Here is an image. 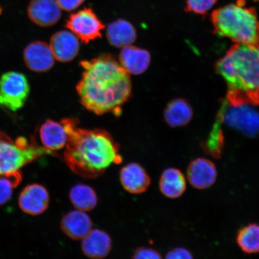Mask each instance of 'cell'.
<instances>
[{
    "label": "cell",
    "mask_w": 259,
    "mask_h": 259,
    "mask_svg": "<svg viewBox=\"0 0 259 259\" xmlns=\"http://www.w3.org/2000/svg\"><path fill=\"white\" fill-rule=\"evenodd\" d=\"M50 47L55 59L61 63L69 62L79 53L78 38L72 32L62 30L52 36Z\"/></svg>",
    "instance_id": "obj_14"
},
{
    "label": "cell",
    "mask_w": 259,
    "mask_h": 259,
    "mask_svg": "<svg viewBox=\"0 0 259 259\" xmlns=\"http://www.w3.org/2000/svg\"><path fill=\"white\" fill-rule=\"evenodd\" d=\"M82 77L76 85L81 104L96 115L121 114L131 97V77L111 55L81 61Z\"/></svg>",
    "instance_id": "obj_1"
},
{
    "label": "cell",
    "mask_w": 259,
    "mask_h": 259,
    "mask_svg": "<svg viewBox=\"0 0 259 259\" xmlns=\"http://www.w3.org/2000/svg\"><path fill=\"white\" fill-rule=\"evenodd\" d=\"M24 60L28 69L36 73L48 72L55 64L50 45L42 41H34L25 48Z\"/></svg>",
    "instance_id": "obj_10"
},
{
    "label": "cell",
    "mask_w": 259,
    "mask_h": 259,
    "mask_svg": "<svg viewBox=\"0 0 259 259\" xmlns=\"http://www.w3.org/2000/svg\"><path fill=\"white\" fill-rule=\"evenodd\" d=\"M211 21L217 34L226 37L236 44L257 46L259 44V20L254 9L246 7L239 0L217 9Z\"/></svg>",
    "instance_id": "obj_4"
},
{
    "label": "cell",
    "mask_w": 259,
    "mask_h": 259,
    "mask_svg": "<svg viewBox=\"0 0 259 259\" xmlns=\"http://www.w3.org/2000/svg\"><path fill=\"white\" fill-rule=\"evenodd\" d=\"M39 136L43 147L53 153L64 148L68 140L67 132L62 123L51 119H48L41 125Z\"/></svg>",
    "instance_id": "obj_17"
},
{
    "label": "cell",
    "mask_w": 259,
    "mask_h": 259,
    "mask_svg": "<svg viewBox=\"0 0 259 259\" xmlns=\"http://www.w3.org/2000/svg\"><path fill=\"white\" fill-rule=\"evenodd\" d=\"M34 141L29 143L24 137L13 141L5 132L0 131V175L20 171L29 163L45 154L54 155Z\"/></svg>",
    "instance_id": "obj_5"
},
{
    "label": "cell",
    "mask_w": 259,
    "mask_h": 259,
    "mask_svg": "<svg viewBox=\"0 0 259 259\" xmlns=\"http://www.w3.org/2000/svg\"><path fill=\"white\" fill-rule=\"evenodd\" d=\"M161 255L155 249L148 247H139L133 254L132 258L135 259H160Z\"/></svg>",
    "instance_id": "obj_27"
},
{
    "label": "cell",
    "mask_w": 259,
    "mask_h": 259,
    "mask_svg": "<svg viewBox=\"0 0 259 259\" xmlns=\"http://www.w3.org/2000/svg\"><path fill=\"white\" fill-rule=\"evenodd\" d=\"M257 46L236 44L216 64L228 87L227 101L233 105H259Z\"/></svg>",
    "instance_id": "obj_3"
},
{
    "label": "cell",
    "mask_w": 259,
    "mask_h": 259,
    "mask_svg": "<svg viewBox=\"0 0 259 259\" xmlns=\"http://www.w3.org/2000/svg\"><path fill=\"white\" fill-rule=\"evenodd\" d=\"M60 226L68 237L73 240H82L93 229V223L86 212L76 209L63 217Z\"/></svg>",
    "instance_id": "obj_15"
},
{
    "label": "cell",
    "mask_w": 259,
    "mask_h": 259,
    "mask_svg": "<svg viewBox=\"0 0 259 259\" xmlns=\"http://www.w3.org/2000/svg\"><path fill=\"white\" fill-rule=\"evenodd\" d=\"M71 203L76 209L90 211L96 208L98 197L92 187L84 184H77L69 192Z\"/></svg>",
    "instance_id": "obj_22"
},
{
    "label": "cell",
    "mask_w": 259,
    "mask_h": 259,
    "mask_svg": "<svg viewBox=\"0 0 259 259\" xmlns=\"http://www.w3.org/2000/svg\"><path fill=\"white\" fill-rule=\"evenodd\" d=\"M21 180V171L0 175V206L5 205L11 199L14 189L19 185Z\"/></svg>",
    "instance_id": "obj_24"
},
{
    "label": "cell",
    "mask_w": 259,
    "mask_h": 259,
    "mask_svg": "<svg viewBox=\"0 0 259 259\" xmlns=\"http://www.w3.org/2000/svg\"><path fill=\"white\" fill-rule=\"evenodd\" d=\"M256 50H257V56H258V58L259 59V45H257V46L256 47Z\"/></svg>",
    "instance_id": "obj_30"
},
{
    "label": "cell",
    "mask_w": 259,
    "mask_h": 259,
    "mask_svg": "<svg viewBox=\"0 0 259 259\" xmlns=\"http://www.w3.org/2000/svg\"><path fill=\"white\" fill-rule=\"evenodd\" d=\"M186 187V178L177 168H168L162 173L159 189L164 196L170 199L178 198L185 192Z\"/></svg>",
    "instance_id": "obj_20"
},
{
    "label": "cell",
    "mask_w": 259,
    "mask_h": 259,
    "mask_svg": "<svg viewBox=\"0 0 259 259\" xmlns=\"http://www.w3.org/2000/svg\"><path fill=\"white\" fill-rule=\"evenodd\" d=\"M112 247L111 236L99 229H92L82 239L81 249L84 255L91 258H103L109 255Z\"/></svg>",
    "instance_id": "obj_16"
},
{
    "label": "cell",
    "mask_w": 259,
    "mask_h": 259,
    "mask_svg": "<svg viewBox=\"0 0 259 259\" xmlns=\"http://www.w3.org/2000/svg\"><path fill=\"white\" fill-rule=\"evenodd\" d=\"M58 5L64 11H74L82 4L85 0H56Z\"/></svg>",
    "instance_id": "obj_29"
},
{
    "label": "cell",
    "mask_w": 259,
    "mask_h": 259,
    "mask_svg": "<svg viewBox=\"0 0 259 259\" xmlns=\"http://www.w3.org/2000/svg\"><path fill=\"white\" fill-rule=\"evenodd\" d=\"M166 258L173 259L192 258L193 255L186 248L178 247L172 249V250L168 252Z\"/></svg>",
    "instance_id": "obj_28"
},
{
    "label": "cell",
    "mask_w": 259,
    "mask_h": 259,
    "mask_svg": "<svg viewBox=\"0 0 259 259\" xmlns=\"http://www.w3.org/2000/svg\"><path fill=\"white\" fill-rule=\"evenodd\" d=\"M220 123L221 122L218 118L216 124L209 138L202 144L203 150L206 153L215 158H220L221 156L223 145H224V138L220 127Z\"/></svg>",
    "instance_id": "obj_25"
},
{
    "label": "cell",
    "mask_w": 259,
    "mask_h": 259,
    "mask_svg": "<svg viewBox=\"0 0 259 259\" xmlns=\"http://www.w3.org/2000/svg\"><path fill=\"white\" fill-rule=\"evenodd\" d=\"M27 11L31 20L42 27L57 24L61 16V9L56 0H31Z\"/></svg>",
    "instance_id": "obj_12"
},
{
    "label": "cell",
    "mask_w": 259,
    "mask_h": 259,
    "mask_svg": "<svg viewBox=\"0 0 259 259\" xmlns=\"http://www.w3.org/2000/svg\"><path fill=\"white\" fill-rule=\"evenodd\" d=\"M119 180L124 189L134 194L145 193L151 184L147 171L137 163H128L123 166L119 172Z\"/></svg>",
    "instance_id": "obj_13"
},
{
    "label": "cell",
    "mask_w": 259,
    "mask_h": 259,
    "mask_svg": "<svg viewBox=\"0 0 259 259\" xmlns=\"http://www.w3.org/2000/svg\"><path fill=\"white\" fill-rule=\"evenodd\" d=\"M218 0H187L186 9L194 14H205L213 8Z\"/></svg>",
    "instance_id": "obj_26"
},
{
    "label": "cell",
    "mask_w": 259,
    "mask_h": 259,
    "mask_svg": "<svg viewBox=\"0 0 259 259\" xmlns=\"http://www.w3.org/2000/svg\"><path fill=\"white\" fill-rule=\"evenodd\" d=\"M2 9L1 8V6H0V15L2 14Z\"/></svg>",
    "instance_id": "obj_31"
},
{
    "label": "cell",
    "mask_w": 259,
    "mask_h": 259,
    "mask_svg": "<svg viewBox=\"0 0 259 259\" xmlns=\"http://www.w3.org/2000/svg\"><path fill=\"white\" fill-rule=\"evenodd\" d=\"M30 92V83L24 74L8 72L0 77V106L16 112L25 105Z\"/></svg>",
    "instance_id": "obj_6"
},
{
    "label": "cell",
    "mask_w": 259,
    "mask_h": 259,
    "mask_svg": "<svg viewBox=\"0 0 259 259\" xmlns=\"http://www.w3.org/2000/svg\"><path fill=\"white\" fill-rule=\"evenodd\" d=\"M192 116V107L185 100L180 99L171 101L164 112L165 121L172 127L187 125Z\"/></svg>",
    "instance_id": "obj_21"
},
{
    "label": "cell",
    "mask_w": 259,
    "mask_h": 259,
    "mask_svg": "<svg viewBox=\"0 0 259 259\" xmlns=\"http://www.w3.org/2000/svg\"><path fill=\"white\" fill-rule=\"evenodd\" d=\"M61 122L68 135L63 159L77 176L95 179L112 164L122 161L119 145L105 130L80 128L73 118H64Z\"/></svg>",
    "instance_id": "obj_2"
},
{
    "label": "cell",
    "mask_w": 259,
    "mask_h": 259,
    "mask_svg": "<svg viewBox=\"0 0 259 259\" xmlns=\"http://www.w3.org/2000/svg\"><path fill=\"white\" fill-rule=\"evenodd\" d=\"M236 242L241 250L246 254L259 252V225L250 223L243 227L236 236Z\"/></svg>",
    "instance_id": "obj_23"
},
{
    "label": "cell",
    "mask_w": 259,
    "mask_h": 259,
    "mask_svg": "<svg viewBox=\"0 0 259 259\" xmlns=\"http://www.w3.org/2000/svg\"><path fill=\"white\" fill-rule=\"evenodd\" d=\"M66 27L86 44L102 37L105 25L92 8H84L69 16Z\"/></svg>",
    "instance_id": "obj_8"
},
{
    "label": "cell",
    "mask_w": 259,
    "mask_h": 259,
    "mask_svg": "<svg viewBox=\"0 0 259 259\" xmlns=\"http://www.w3.org/2000/svg\"><path fill=\"white\" fill-rule=\"evenodd\" d=\"M48 191L41 184L34 183L25 187L19 196V208L31 215H38L46 210L50 204Z\"/></svg>",
    "instance_id": "obj_9"
},
{
    "label": "cell",
    "mask_w": 259,
    "mask_h": 259,
    "mask_svg": "<svg viewBox=\"0 0 259 259\" xmlns=\"http://www.w3.org/2000/svg\"><path fill=\"white\" fill-rule=\"evenodd\" d=\"M106 36L112 46L123 48L134 44L137 34L131 23L124 19H118L108 26Z\"/></svg>",
    "instance_id": "obj_19"
},
{
    "label": "cell",
    "mask_w": 259,
    "mask_h": 259,
    "mask_svg": "<svg viewBox=\"0 0 259 259\" xmlns=\"http://www.w3.org/2000/svg\"><path fill=\"white\" fill-rule=\"evenodd\" d=\"M187 176L191 185L197 189L203 190L215 183L218 170L212 161L205 158H197L189 164Z\"/></svg>",
    "instance_id": "obj_11"
},
{
    "label": "cell",
    "mask_w": 259,
    "mask_h": 259,
    "mask_svg": "<svg viewBox=\"0 0 259 259\" xmlns=\"http://www.w3.org/2000/svg\"><path fill=\"white\" fill-rule=\"evenodd\" d=\"M218 118L245 135L254 137L259 134V113L251 105H233L226 99Z\"/></svg>",
    "instance_id": "obj_7"
},
{
    "label": "cell",
    "mask_w": 259,
    "mask_h": 259,
    "mask_svg": "<svg viewBox=\"0 0 259 259\" xmlns=\"http://www.w3.org/2000/svg\"><path fill=\"white\" fill-rule=\"evenodd\" d=\"M119 61L121 66L129 74H141L150 66L151 56L148 51L130 45L123 48Z\"/></svg>",
    "instance_id": "obj_18"
}]
</instances>
